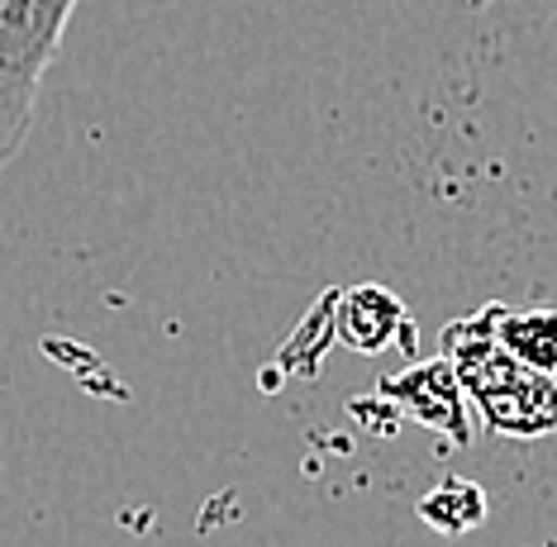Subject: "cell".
<instances>
[{
    "label": "cell",
    "mask_w": 557,
    "mask_h": 547,
    "mask_svg": "<svg viewBox=\"0 0 557 547\" xmlns=\"http://www.w3.org/2000/svg\"><path fill=\"white\" fill-rule=\"evenodd\" d=\"M82 0H0V172L34 129L44 76Z\"/></svg>",
    "instance_id": "7a4b0ae2"
},
{
    "label": "cell",
    "mask_w": 557,
    "mask_h": 547,
    "mask_svg": "<svg viewBox=\"0 0 557 547\" xmlns=\"http://www.w3.org/2000/svg\"><path fill=\"white\" fill-rule=\"evenodd\" d=\"M491 334L515 362L557 376V310H500L491 304Z\"/></svg>",
    "instance_id": "3957f363"
},
{
    "label": "cell",
    "mask_w": 557,
    "mask_h": 547,
    "mask_svg": "<svg viewBox=\"0 0 557 547\" xmlns=\"http://www.w3.org/2000/svg\"><path fill=\"white\" fill-rule=\"evenodd\" d=\"M448 366L496 434H557V376H543L534 366L515 362L491 334V314L448 328Z\"/></svg>",
    "instance_id": "6da1fadb"
},
{
    "label": "cell",
    "mask_w": 557,
    "mask_h": 547,
    "mask_svg": "<svg viewBox=\"0 0 557 547\" xmlns=\"http://www.w3.org/2000/svg\"><path fill=\"white\" fill-rule=\"evenodd\" d=\"M400 324V300L382 286H358L348 290L344 300V328H348V343L362 352H376L391 343V328Z\"/></svg>",
    "instance_id": "277c9868"
},
{
    "label": "cell",
    "mask_w": 557,
    "mask_h": 547,
    "mask_svg": "<svg viewBox=\"0 0 557 547\" xmlns=\"http://www.w3.org/2000/svg\"><path fill=\"white\" fill-rule=\"evenodd\" d=\"M420 510H424V519H434L438 529L458 533V529H472L476 519L486 514V500H481V490L472 486V481H448L443 495H429Z\"/></svg>",
    "instance_id": "5b68a950"
}]
</instances>
